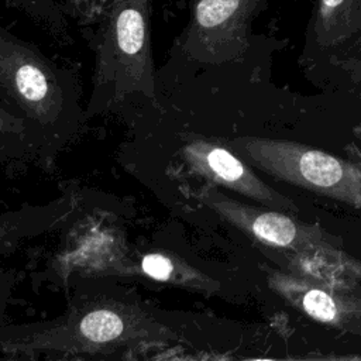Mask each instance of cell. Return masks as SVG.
I'll use <instances>...</instances> for the list:
<instances>
[{
    "label": "cell",
    "mask_w": 361,
    "mask_h": 361,
    "mask_svg": "<svg viewBox=\"0 0 361 361\" xmlns=\"http://www.w3.org/2000/svg\"><path fill=\"white\" fill-rule=\"evenodd\" d=\"M227 144L251 166L275 179L361 209V162L289 140L241 135Z\"/></svg>",
    "instance_id": "277c9868"
},
{
    "label": "cell",
    "mask_w": 361,
    "mask_h": 361,
    "mask_svg": "<svg viewBox=\"0 0 361 361\" xmlns=\"http://www.w3.org/2000/svg\"><path fill=\"white\" fill-rule=\"evenodd\" d=\"M195 192L200 203L265 247L292 252L298 258L317 257L338 248L337 241L320 226L303 223L292 213L243 203L212 183Z\"/></svg>",
    "instance_id": "8992f818"
},
{
    "label": "cell",
    "mask_w": 361,
    "mask_h": 361,
    "mask_svg": "<svg viewBox=\"0 0 361 361\" xmlns=\"http://www.w3.org/2000/svg\"><path fill=\"white\" fill-rule=\"evenodd\" d=\"M128 272L140 274L158 282L172 283L192 290L212 292L216 289V281L188 265L183 259L165 252H148L130 264Z\"/></svg>",
    "instance_id": "30bf717a"
},
{
    "label": "cell",
    "mask_w": 361,
    "mask_h": 361,
    "mask_svg": "<svg viewBox=\"0 0 361 361\" xmlns=\"http://www.w3.org/2000/svg\"><path fill=\"white\" fill-rule=\"evenodd\" d=\"M89 116L99 104L157 94L151 47V0H110L97 45Z\"/></svg>",
    "instance_id": "7a4b0ae2"
},
{
    "label": "cell",
    "mask_w": 361,
    "mask_h": 361,
    "mask_svg": "<svg viewBox=\"0 0 361 361\" xmlns=\"http://www.w3.org/2000/svg\"><path fill=\"white\" fill-rule=\"evenodd\" d=\"M0 99L39 147H62L82 121L75 75L0 25Z\"/></svg>",
    "instance_id": "6da1fadb"
},
{
    "label": "cell",
    "mask_w": 361,
    "mask_h": 361,
    "mask_svg": "<svg viewBox=\"0 0 361 361\" xmlns=\"http://www.w3.org/2000/svg\"><path fill=\"white\" fill-rule=\"evenodd\" d=\"M269 286L292 306L327 326L361 334V290L286 272H269Z\"/></svg>",
    "instance_id": "ba28073f"
},
{
    "label": "cell",
    "mask_w": 361,
    "mask_h": 361,
    "mask_svg": "<svg viewBox=\"0 0 361 361\" xmlns=\"http://www.w3.org/2000/svg\"><path fill=\"white\" fill-rule=\"evenodd\" d=\"M361 37V0H314L307 39L317 51H333Z\"/></svg>",
    "instance_id": "9c48e42d"
},
{
    "label": "cell",
    "mask_w": 361,
    "mask_h": 361,
    "mask_svg": "<svg viewBox=\"0 0 361 361\" xmlns=\"http://www.w3.org/2000/svg\"><path fill=\"white\" fill-rule=\"evenodd\" d=\"M180 158L207 183L243 195L259 206L292 214L299 210L293 200L261 180L251 165L230 147L199 135H188L180 147Z\"/></svg>",
    "instance_id": "52a82bcc"
},
{
    "label": "cell",
    "mask_w": 361,
    "mask_h": 361,
    "mask_svg": "<svg viewBox=\"0 0 361 361\" xmlns=\"http://www.w3.org/2000/svg\"><path fill=\"white\" fill-rule=\"evenodd\" d=\"M330 62L340 66L343 71H345L353 79L361 80V58H347V59H338L331 56Z\"/></svg>",
    "instance_id": "8fae6325"
},
{
    "label": "cell",
    "mask_w": 361,
    "mask_h": 361,
    "mask_svg": "<svg viewBox=\"0 0 361 361\" xmlns=\"http://www.w3.org/2000/svg\"><path fill=\"white\" fill-rule=\"evenodd\" d=\"M171 337L140 307L128 303L90 300L73 307L63 320L49 327H39L11 338L1 348L10 350H58V351H107L142 341Z\"/></svg>",
    "instance_id": "3957f363"
},
{
    "label": "cell",
    "mask_w": 361,
    "mask_h": 361,
    "mask_svg": "<svg viewBox=\"0 0 361 361\" xmlns=\"http://www.w3.org/2000/svg\"><path fill=\"white\" fill-rule=\"evenodd\" d=\"M269 0H190L189 20L173 54L200 66H224L247 59L251 25Z\"/></svg>",
    "instance_id": "5b68a950"
}]
</instances>
